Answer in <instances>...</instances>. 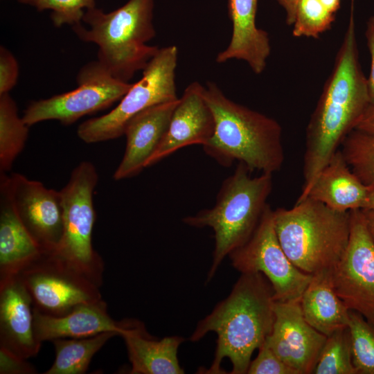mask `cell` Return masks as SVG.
Wrapping results in <instances>:
<instances>
[{"label":"cell","mask_w":374,"mask_h":374,"mask_svg":"<svg viewBox=\"0 0 374 374\" xmlns=\"http://www.w3.org/2000/svg\"><path fill=\"white\" fill-rule=\"evenodd\" d=\"M313 373L357 374L348 326L327 337Z\"/></svg>","instance_id":"484cf974"},{"label":"cell","mask_w":374,"mask_h":374,"mask_svg":"<svg viewBox=\"0 0 374 374\" xmlns=\"http://www.w3.org/2000/svg\"><path fill=\"white\" fill-rule=\"evenodd\" d=\"M353 10L351 7L332 72L307 125L304 181L296 202L306 197L319 172L371 104L367 78L359 60Z\"/></svg>","instance_id":"6da1fadb"},{"label":"cell","mask_w":374,"mask_h":374,"mask_svg":"<svg viewBox=\"0 0 374 374\" xmlns=\"http://www.w3.org/2000/svg\"><path fill=\"white\" fill-rule=\"evenodd\" d=\"M248 374H296L265 341L258 348L256 357L251 361Z\"/></svg>","instance_id":"4dcf8cb0"},{"label":"cell","mask_w":374,"mask_h":374,"mask_svg":"<svg viewBox=\"0 0 374 374\" xmlns=\"http://www.w3.org/2000/svg\"><path fill=\"white\" fill-rule=\"evenodd\" d=\"M330 276L347 308L374 326V247L361 209L350 211L349 242Z\"/></svg>","instance_id":"7c38bea8"},{"label":"cell","mask_w":374,"mask_h":374,"mask_svg":"<svg viewBox=\"0 0 374 374\" xmlns=\"http://www.w3.org/2000/svg\"><path fill=\"white\" fill-rule=\"evenodd\" d=\"M365 37L371 60L370 73L367 78L368 93L371 103H374V15L366 22Z\"/></svg>","instance_id":"836d02e7"},{"label":"cell","mask_w":374,"mask_h":374,"mask_svg":"<svg viewBox=\"0 0 374 374\" xmlns=\"http://www.w3.org/2000/svg\"><path fill=\"white\" fill-rule=\"evenodd\" d=\"M258 1L227 0L232 35L226 48L217 54V63L233 59L243 60L257 75L265 69L271 46L268 33L256 26Z\"/></svg>","instance_id":"d6986e66"},{"label":"cell","mask_w":374,"mask_h":374,"mask_svg":"<svg viewBox=\"0 0 374 374\" xmlns=\"http://www.w3.org/2000/svg\"><path fill=\"white\" fill-rule=\"evenodd\" d=\"M278 241L292 263L316 274L339 262L350 234V211H337L306 197L291 208L273 210Z\"/></svg>","instance_id":"8992f818"},{"label":"cell","mask_w":374,"mask_h":374,"mask_svg":"<svg viewBox=\"0 0 374 374\" xmlns=\"http://www.w3.org/2000/svg\"><path fill=\"white\" fill-rule=\"evenodd\" d=\"M341 150L354 174L366 186L374 183V136L357 130L344 139Z\"/></svg>","instance_id":"4316f807"},{"label":"cell","mask_w":374,"mask_h":374,"mask_svg":"<svg viewBox=\"0 0 374 374\" xmlns=\"http://www.w3.org/2000/svg\"><path fill=\"white\" fill-rule=\"evenodd\" d=\"M368 190V186L351 170L339 149L319 172L306 197L346 212L363 209Z\"/></svg>","instance_id":"7402d4cb"},{"label":"cell","mask_w":374,"mask_h":374,"mask_svg":"<svg viewBox=\"0 0 374 374\" xmlns=\"http://www.w3.org/2000/svg\"><path fill=\"white\" fill-rule=\"evenodd\" d=\"M355 130L374 136V103H371L359 121Z\"/></svg>","instance_id":"e575fe53"},{"label":"cell","mask_w":374,"mask_h":374,"mask_svg":"<svg viewBox=\"0 0 374 374\" xmlns=\"http://www.w3.org/2000/svg\"><path fill=\"white\" fill-rule=\"evenodd\" d=\"M28 127L9 93L0 95V172L9 171L25 147Z\"/></svg>","instance_id":"d4e9b609"},{"label":"cell","mask_w":374,"mask_h":374,"mask_svg":"<svg viewBox=\"0 0 374 374\" xmlns=\"http://www.w3.org/2000/svg\"><path fill=\"white\" fill-rule=\"evenodd\" d=\"M42 343L35 334L33 305L18 275L0 280V348L28 359Z\"/></svg>","instance_id":"2e32d148"},{"label":"cell","mask_w":374,"mask_h":374,"mask_svg":"<svg viewBox=\"0 0 374 374\" xmlns=\"http://www.w3.org/2000/svg\"><path fill=\"white\" fill-rule=\"evenodd\" d=\"M8 179L13 203L24 226L43 251H55L64 232L60 192L19 173L8 175Z\"/></svg>","instance_id":"4fadbf2b"},{"label":"cell","mask_w":374,"mask_h":374,"mask_svg":"<svg viewBox=\"0 0 374 374\" xmlns=\"http://www.w3.org/2000/svg\"><path fill=\"white\" fill-rule=\"evenodd\" d=\"M274 290L262 273L241 274L229 295L199 321L190 337L197 341L208 332L217 337L215 357L206 373L221 374L224 358L231 374L247 373L251 356L265 341L274 321Z\"/></svg>","instance_id":"7a4b0ae2"},{"label":"cell","mask_w":374,"mask_h":374,"mask_svg":"<svg viewBox=\"0 0 374 374\" xmlns=\"http://www.w3.org/2000/svg\"><path fill=\"white\" fill-rule=\"evenodd\" d=\"M116 332H105L80 338H60L53 340L55 358L44 374H83L94 355L114 336Z\"/></svg>","instance_id":"cb8c5ba5"},{"label":"cell","mask_w":374,"mask_h":374,"mask_svg":"<svg viewBox=\"0 0 374 374\" xmlns=\"http://www.w3.org/2000/svg\"><path fill=\"white\" fill-rule=\"evenodd\" d=\"M98 181L96 167L90 161H83L73 169L67 184L60 190L64 232L52 253L100 287L104 262L92 244L96 220L93 195Z\"/></svg>","instance_id":"52a82bcc"},{"label":"cell","mask_w":374,"mask_h":374,"mask_svg":"<svg viewBox=\"0 0 374 374\" xmlns=\"http://www.w3.org/2000/svg\"><path fill=\"white\" fill-rule=\"evenodd\" d=\"M179 98L152 106L132 118L124 135L123 157L114 173L115 180L132 177L145 168V163L162 141Z\"/></svg>","instance_id":"e0dca14e"},{"label":"cell","mask_w":374,"mask_h":374,"mask_svg":"<svg viewBox=\"0 0 374 374\" xmlns=\"http://www.w3.org/2000/svg\"><path fill=\"white\" fill-rule=\"evenodd\" d=\"M27 359L0 348L1 374H35L37 370Z\"/></svg>","instance_id":"d6a6232c"},{"label":"cell","mask_w":374,"mask_h":374,"mask_svg":"<svg viewBox=\"0 0 374 374\" xmlns=\"http://www.w3.org/2000/svg\"><path fill=\"white\" fill-rule=\"evenodd\" d=\"M274 321L265 342L296 374L314 373L327 337L303 317L300 301H274Z\"/></svg>","instance_id":"5bb4252c"},{"label":"cell","mask_w":374,"mask_h":374,"mask_svg":"<svg viewBox=\"0 0 374 374\" xmlns=\"http://www.w3.org/2000/svg\"><path fill=\"white\" fill-rule=\"evenodd\" d=\"M19 3L28 4V0H17Z\"/></svg>","instance_id":"f35d334b"},{"label":"cell","mask_w":374,"mask_h":374,"mask_svg":"<svg viewBox=\"0 0 374 374\" xmlns=\"http://www.w3.org/2000/svg\"><path fill=\"white\" fill-rule=\"evenodd\" d=\"M204 86L190 84L172 114L168 128L160 144L145 163V168L159 162L186 146L205 145L215 130L213 112L204 95Z\"/></svg>","instance_id":"9a60e30c"},{"label":"cell","mask_w":374,"mask_h":374,"mask_svg":"<svg viewBox=\"0 0 374 374\" xmlns=\"http://www.w3.org/2000/svg\"><path fill=\"white\" fill-rule=\"evenodd\" d=\"M19 76L18 62L6 47H0V95L9 93L16 85Z\"/></svg>","instance_id":"1f68e13d"},{"label":"cell","mask_w":374,"mask_h":374,"mask_svg":"<svg viewBox=\"0 0 374 374\" xmlns=\"http://www.w3.org/2000/svg\"><path fill=\"white\" fill-rule=\"evenodd\" d=\"M77 83L73 90L30 103L21 116L24 123L30 127L55 120L71 125L84 116L111 107L132 84L115 78L98 60L80 69Z\"/></svg>","instance_id":"9c48e42d"},{"label":"cell","mask_w":374,"mask_h":374,"mask_svg":"<svg viewBox=\"0 0 374 374\" xmlns=\"http://www.w3.org/2000/svg\"><path fill=\"white\" fill-rule=\"evenodd\" d=\"M36 338L42 343L60 338H80L105 332L121 335L127 321H116L108 313L103 299L78 305L68 314L51 316L33 308Z\"/></svg>","instance_id":"ac0fdd59"},{"label":"cell","mask_w":374,"mask_h":374,"mask_svg":"<svg viewBox=\"0 0 374 374\" xmlns=\"http://www.w3.org/2000/svg\"><path fill=\"white\" fill-rule=\"evenodd\" d=\"M43 251L16 211L8 176L0 177V280L17 275Z\"/></svg>","instance_id":"ffe728a7"},{"label":"cell","mask_w":374,"mask_h":374,"mask_svg":"<svg viewBox=\"0 0 374 374\" xmlns=\"http://www.w3.org/2000/svg\"><path fill=\"white\" fill-rule=\"evenodd\" d=\"M284 8L286 14V23L288 26L294 24L295 19L296 4L297 0H276Z\"/></svg>","instance_id":"d590c367"},{"label":"cell","mask_w":374,"mask_h":374,"mask_svg":"<svg viewBox=\"0 0 374 374\" xmlns=\"http://www.w3.org/2000/svg\"><path fill=\"white\" fill-rule=\"evenodd\" d=\"M125 343L132 374H183L177 352L184 341L181 337H166L157 339L149 336L144 326L127 321L121 335Z\"/></svg>","instance_id":"44dd1931"},{"label":"cell","mask_w":374,"mask_h":374,"mask_svg":"<svg viewBox=\"0 0 374 374\" xmlns=\"http://www.w3.org/2000/svg\"><path fill=\"white\" fill-rule=\"evenodd\" d=\"M229 257L241 274L262 273L271 283L276 301H300L312 278L295 267L283 251L269 204L249 240Z\"/></svg>","instance_id":"8fae6325"},{"label":"cell","mask_w":374,"mask_h":374,"mask_svg":"<svg viewBox=\"0 0 374 374\" xmlns=\"http://www.w3.org/2000/svg\"><path fill=\"white\" fill-rule=\"evenodd\" d=\"M154 8V0H128L109 12L93 7L72 30L80 40L98 46V60L115 78L129 82L159 48L147 44L156 35Z\"/></svg>","instance_id":"277c9868"},{"label":"cell","mask_w":374,"mask_h":374,"mask_svg":"<svg viewBox=\"0 0 374 374\" xmlns=\"http://www.w3.org/2000/svg\"><path fill=\"white\" fill-rule=\"evenodd\" d=\"M300 305L307 322L326 337L348 326L350 310L334 290L330 271L312 275Z\"/></svg>","instance_id":"603a6c76"},{"label":"cell","mask_w":374,"mask_h":374,"mask_svg":"<svg viewBox=\"0 0 374 374\" xmlns=\"http://www.w3.org/2000/svg\"><path fill=\"white\" fill-rule=\"evenodd\" d=\"M176 46L159 48L118 104L107 114L92 118L78 127V137L87 143L114 139L124 135L128 122L141 112L158 104L177 100Z\"/></svg>","instance_id":"ba28073f"},{"label":"cell","mask_w":374,"mask_h":374,"mask_svg":"<svg viewBox=\"0 0 374 374\" xmlns=\"http://www.w3.org/2000/svg\"><path fill=\"white\" fill-rule=\"evenodd\" d=\"M204 95L215 120L214 133L202 146L208 157L224 167L238 161L251 172L281 169L283 130L276 120L231 100L215 82L206 83Z\"/></svg>","instance_id":"3957f363"},{"label":"cell","mask_w":374,"mask_h":374,"mask_svg":"<svg viewBox=\"0 0 374 374\" xmlns=\"http://www.w3.org/2000/svg\"><path fill=\"white\" fill-rule=\"evenodd\" d=\"M28 4L37 10H51V19L54 26H71L80 24L87 9L96 7V0H28Z\"/></svg>","instance_id":"f546056e"},{"label":"cell","mask_w":374,"mask_h":374,"mask_svg":"<svg viewBox=\"0 0 374 374\" xmlns=\"http://www.w3.org/2000/svg\"><path fill=\"white\" fill-rule=\"evenodd\" d=\"M352 357L357 374H374V326L354 310H349Z\"/></svg>","instance_id":"83f0119b"},{"label":"cell","mask_w":374,"mask_h":374,"mask_svg":"<svg viewBox=\"0 0 374 374\" xmlns=\"http://www.w3.org/2000/svg\"><path fill=\"white\" fill-rule=\"evenodd\" d=\"M368 196L366 205L363 209H374V183L368 186Z\"/></svg>","instance_id":"74e56055"},{"label":"cell","mask_w":374,"mask_h":374,"mask_svg":"<svg viewBox=\"0 0 374 374\" xmlns=\"http://www.w3.org/2000/svg\"><path fill=\"white\" fill-rule=\"evenodd\" d=\"M366 226L374 247V209L362 210Z\"/></svg>","instance_id":"8d00e7d4"},{"label":"cell","mask_w":374,"mask_h":374,"mask_svg":"<svg viewBox=\"0 0 374 374\" xmlns=\"http://www.w3.org/2000/svg\"><path fill=\"white\" fill-rule=\"evenodd\" d=\"M335 18V14L323 0H297L292 35L317 38L331 28Z\"/></svg>","instance_id":"f1b7e54d"},{"label":"cell","mask_w":374,"mask_h":374,"mask_svg":"<svg viewBox=\"0 0 374 374\" xmlns=\"http://www.w3.org/2000/svg\"><path fill=\"white\" fill-rule=\"evenodd\" d=\"M251 175L245 165L238 163L223 181L215 205L182 220L190 226L213 231L215 245L206 283L214 277L225 257L249 240L269 205L273 175Z\"/></svg>","instance_id":"5b68a950"},{"label":"cell","mask_w":374,"mask_h":374,"mask_svg":"<svg viewBox=\"0 0 374 374\" xmlns=\"http://www.w3.org/2000/svg\"><path fill=\"white\" fill-rule=\"evenodd\" d=\"M17 275L33 308L48 315H65L80 304L102 299L100 287L52 252L42 251Z\"/></svg>","instance_id":"30bf717a"}]
</instances>
